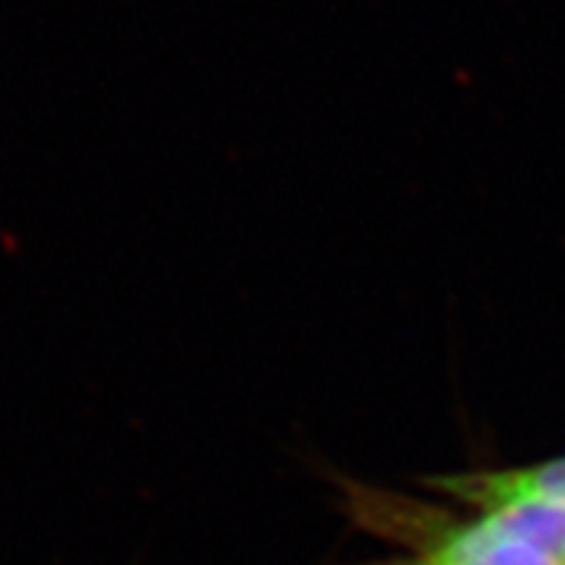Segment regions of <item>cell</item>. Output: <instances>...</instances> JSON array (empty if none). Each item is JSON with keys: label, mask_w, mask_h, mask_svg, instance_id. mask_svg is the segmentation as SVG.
<instances>
[{"label": "cell", "mask_w": 565, "mask_h": 565, "mask_svg": "<svg viewBox=\"0 0 565 565\" xmlns=\"http://www.w3.org/2000/svg\"><path fill=\"white\" fill-rule=\"evenodd\" d=\"M534 470L540 473L545 484H551L554 491L565 493V456H554V459L534 461Z\"/></svg>", "instance_id": "1"}]
</instances>
